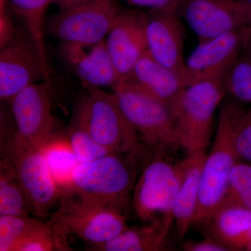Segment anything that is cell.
Masks as SVG:
<instances>
[{
  "label": "cell",
  "mask_w": 251,
  "mask_h": 251,
  "mask_svg": "<svg viewBox=\"0 0 251 251\" xmlns=\"http://www.w3.org/2000/svg\"><path fill=\"white\" fill-rule=\"evenodd\" d=\"M49 224L57 251H72L69 245L72 237L87 244V250L112 240L128 227L126 214L122 211L81 205L63 198Z\"/></svg>",
  "instance_id": "8992f818"
},
{
  "label": "cell",
  "mask_w": 251,
  "mask_h": 251,
  "mask_svg": "<svg viewBox=\"0 0 251 251\" xmlns=\"http://www.w3.org/2000/svg\"><path fill=\"white\" fill-rule=\"evenodd\" d=\"M226 95L251 105V48L246 47L224 78Z\"/></svg>",
  "instance_id": "d4e9b609"
},
{
  "label": "cell",
  "mask_w": 251,
  "mask_h": 251,
  "mask_svg": "<svg viewBox=\"0 0 251 251\" xmlns=\"http://www.w3.org/2000/svg\"><path fill=\"white\" fill-rule=\"evenodd\" d=\"M242 105L229 97L220 106L215 139L210 152L206 154L201 173L194 224L207 219L224 201L229 175L239 161L234 150V133Z\"/></svg>",
  "instance_id": "3957f363"
},
{
  "label": "cell",
  "mask_w": 251,
  "mask_h": 251,
  "mask_svg": "<svg viewBox=\"0 0 251 251\" xmlns=\"http://www.w3.org/2000/svg\"><path fill=\"white\" fill-rule=\"evenodd\" d=\"M93 1L97 0H50V4L55 5L59 10H64Z\"/></svg>",
  "instance_id": "d6a6232c"
},
{
  "label": "cell",
  "mask_w": 251,
  "mask_h": 251,
  "mask_svg": "<svg viewBox=\"0 0 251 251\" xmlns=\"http://www.w3.org/2000/svg\"><path fill=\"white\" fill-rule=\"evenodd\" d=\"M121 11L113 0H97L59 10L46 21L45 35L64 43L96 44L105 40Z\"/></svg>",
  "instance_id": "9c48e42d"
},
{
  "label": "cell",
  "mask_w": 251,
  "mask_h": 251,
  "mask_svg": "<svg viewBox=\"0 0 251 251\" xmlns=\"http://www.w3.org/2000/svg\"><path fill=\"white\" fill-rule=\"evenodd\" d=\"M57 251L52 228L49 224H44L31 232L15 247L14 251Z\"/></svg>",
  "instance_id": "f1b7e54d"
},
{
  "label": "cell",
  "mask_w": 251,
  "mask_h": 251,
  "mask_svg": "<svg viewBox=\"0 0 251 251\" xmlns=\"http://www.w3.org/2000/svg\"><path fill=\"white\" fill-rule=\"evenodd\" d=\"M251 29H238L199 43L186 62L182 77L185 87L201 81L224 80L247 47Z\"/></svg>",
  "instance_id": "7c38bea8"
},
{
  "label": "cell",
  "mask_w": 251,
  "mask_h": 251,
  "mask_svg": "<svg viewBox=\"0 0 251 251\" xmlns=\"http://www.w3.org/2000/svg\"><path fill=\"white\" fill-rule=\"evenodd\" d=\"M224 206H241L251 210V165L249 163L238 161L234 165L229 175L226 196L219 207Z\"/></svg>",
  "instance_id": "484cf974"
},
{
  "label": "cell",
  "mask_w": 251,
  "mask_h": 251,
  "mask_svg": "<svg viewBox=\"0 0 251 251\" xmlns=\"http://www.w3.org/2000/svg\"><path fill=\"white\" fill-rule=\"evenodd\" d=\"M182 248L186 251H229L227 248L209 237L199 242L184 243Z\"/></svg>",
  "instance_id": "4dcf8cb0"
},
{
  "label": "cell",
  "mask_w": 251,
  "mask_h": 251,
  "mask_svg": "<svg viewBox=\"0 0 251 251\" xmlns=\"http://www.w3.org/2000/svg\"><path fill=\"white\" fill-rule=\"evenodd\" d=\"M51 87L46 81L32 84L16 94L9 102L18 131L41 151L57 133L52 112Z\"/></svg>",
  "instance_id": "4fadbf2b"
},
{
  "label": "cell",
  "mask_w": 251,
  "mask_h": 251,
  "mask_svg": "<svg viewBox=\"0 0 251 251\" xmlns=\"http://www.w3.org/2000/svg\"><path fill=\"white\" fill-rule=\"evenodd\" d=\"M122 80L168 105L185 88L182 77L158 62L148 51L142 55L129 75Z\"/></svg>",
  "instance_id": "e0dca14e"
},
{
  "label": "cell",
  "mask_w": 251,
  "mask_h": 251,
  "mask_svg": "<svg viewBox=\"0 0 251 251\" xmlns=\"http://www.w3.org/2000/svg\"><path fill=\"white\" fill-rule=\"evenodd\" d=\"M130 4L149 9L178 8L184 0H126Z\"/></svg>",
  "instance_id": "1f68e13d"
},
{
  "label": "cell",
  "mask_w": 251,
  "mask_h": 251,
  "mask_svg": "<svg viewBox=\"0 0 251 251\" xmlns=\"http://www.w3.org/2000/svg\"><path fill=\"white\" fill-rule=\"evenodd\" d=\"M145 157L111 153L80 163L62 198L81 205L112 208L126 214L132 206L138 168Z\"/></svg>",
  "instance_id": "6da1fadb"
},
{
  "label": "cell",
  "mask_w": 251,
  "mask_h": 251,
  "mask_svg": "<svg viewBox=\"0 0 251 251\" xmlns=\"http://www.w3.org/2000/svg\"><path fill=\"white\" fill-rule=\"evenodd\" d=\"M41 151L54 184L64 194L72 185L74 173L80 164L67 135L57 133Z\"/></svg>",
  "instance_id": "44dd1931"
},
{
  "label": "cell",
  "mask_w": 251,
  "mask_h": 251,
  "mask_svg": "<svg viewBox=\"0 0 251 251\" xmlns=\"http://www.w3.org/2000/svg\"><path fill=\"white\" fill-rule=\"evenodd\" d=\"M131 205L143 224L173 219V208L181 183L179 161L173 163L170 155L148 153L140 164Z\"/></svg>",
  "instance_id": "ba28073f"
},
{
  "label": "cell",
  "mask_w": 251,
  "mask_h": 251,
  "mask_svg": "<svg viewBox=\"0 0 251 251\" xmlns=\"http://www.w3.org/2000/svg\"><path fill=\"white\" fill-rule=\"evenodd\" d=\"M173 219H162L128 227L112 240L91 247L92 251H161L168 250Z\"/></svg>",
  "instance_id": "ffe728a7"
},
{
  "label": "cell",
  "mask_w": 251,
  "mask_h": 251,
  "mask_svg": "<svg viewBox=\"0 0 251 251\" xmlns=\"http://www.w3.org/2000/svg\"><path fill=\"white\" fill-rule=\"evenodd\" d=\"M147 13L138 10L122 11L105 38L107 49L120 80L133 70L142 55L148 52Z\"/></svg>",
  "instance_id": "9a60e30c"
},
{
  "label": "cell",
  "mask_w": 251,
  "mask_h": 251,
  "mask_svg": "<svg viewBox=\"0 0 251 251\" xmlns=\"http://www.w3.org/2000/svg\"><path fill=\"white\" fill-rule=\"evenodd\" d=\"M146 34L148 52L158 62L184 75L185 29L178 8L149 9Z\"/></svg>",
  "instance_id": "5bb4252c"
},
{
  "label": "cell",
  "mask_w": 251,
  "mask_h": 251,
  "mask_svg": "<svg viewBox=\"0 0 251 251\" xmlns=\"http://www.w3.org/2000/svg\"><path fill=\"white\" fill-rule=\"evenodd\" d=\"M206 151L186 154L179 161L181 183L173 208L178 238L182 240L194 224L197 209L200 182Z\"/></svg>",
  "instance_id": "d6986e66"
},
{
  "label": "cell",
  "mask_w": 251,
  "mask_h": 251,
  "mask_svg": "<svg viewBox=\"0 0 251 251\" xmlns=\"http://www.w3.org/2000/svg\"><path fill=\"white\" fill-rule=\"evenodd\" d=\"M205 224L209 237L229 251H251V210L237 206L219 207Z\"/></svg>",
  "instance_id": "ac0fdd59"
},
{
  "label": "cell",
  "mask_w": 251,
  "mask_h": 251,
  "mask_svg": "<svg viewBox=\"0 0 251 251\" xmlns=\"http://www.w3.org/2000/svg\"><path fill=\"white\" fill-rule=\"evenodd\" d=\"M9 4V0H0V48L7 44L16 31L8 10Z\"/></svg>",
  "instance_id": "f546056e"
},
{
  "label": "cell",
  "mask_w": 251,
  "mask_h": 251,
  "mask_svg": "<svg viewBox=\"0 0 251 251\" xmlns=\"http://www.w3.org/2000/svg\"><path fill=\"white\" fill-rule=\"evenodd\" d=\"M59 53L85 87L113 90L120 82L105 39L92 44L61 42Z\"/></svg>",
  "instance_id": "2e32d148"
},
{
  "label": "cell",
  "mask_w": 251,
  "mask_h": 251,
  "mask_svg": "<svg viewBox=\"0 0 251 251\" xmlns=\"http://www.w3.org/2000/svg\"><path fill=\"white\" fill-rule=\"evenodd\" d=\"M67 136L80 163L95 161L113 153L99 145L92 138L86 126L83 110L79 99L75 104L69 122Z\"/></svg>",
  "instance_id": "cb8c5ba5"
},
{
  "label": "cell",
  "mask_w": 251,
  "mask_h": 251,
  "mask_svg": "<svg viewBox=\"0 0 251 251\" xmlns=\"http://www.w3.org/2000/svg\"><path fill=\"white\" fill-rule=\"evenodd\" d=\"M44 224L30 216H0V251H14L18 243Z\"/></svg>",
  "instance_id": "4316f807"
},
{
  "label": "cell",
  "mask_w": 251,
  "mask_h": 251,
  "mask_svg": "<svg viewBox=\"0 0 251 251\" xmlns=\"http://www.w3.org/2000/svg\"><path fill=\"white\" fill-rule=\"evenodd\" d=\"M234 147L239 161L251 163V105L243 104L234 133Z\"/></svg>",
  "instance_id": "83f0119b"
},
{
  "label": "cell",
  "mask_w": 251,
  "mask_h": 251,
  "mask_svg": "<svg viewBox=\"0 0 251 251\" xmlns=\"http://www.w3.org/2000/svg\"><path fill=\"white\" fill-rule=\"evenodd\" d=\"M34 209L11 163L0 160V216H30Z\"/></svg>",
  "instance_id": "7402d4cb"
},
{
  "label": "cell",
  "mask_w": 251,
  "mask_h": 251,
  "mask_svg": "<svg viewBox=\"0 0 251 251\" xmlns=\"http://www.w3.org/2000/svg\"><path fill=\"white\" fill-rule=\"evenodd\" d=\"M112 90L148 153L170 155L180 149L169 105L125 81Z\"/></svg>",
  "instance_id": "277c9868"
},
{
  "label": "cell",
  "mask_w": 251,
  "mask_h": 251,
  "mask_svg": "<svg viewBox=\"0 0 251 251\" xmlns=\"http://www.w3.org/2000/svg\"><path fill=\"white\" fill-rule=\"evenodd\" d=\"M79 97L86 126L96 141L113 153L145 156L148 151L122 111L115 93L85 87Z\"/></svg>",
  "instance_id": "52a82bcc"
},
{
  "label": "cell",
  "mask_w": 251,
  "mask_h": 251,
  "mask_svg": "<svg viewBox=\"0 0 251 251\" xmlns=\"http://www.w3.org/2000/svg\"><path fill=\"white\" fill-rule=\"evenodd\" d=\"M1 157L14 167L34 215L45 217L60 202L62 193L54 184L42 151L28 143L16 127L9 129L1 123Z\"/></svg>",
  "instance_id": "5b68a950"
},
{
  "label": "cell",
  "mask_w": 251,
  "mask_h": 251,
  "mask_svg": "<svg viewBox=\"0 0 251 251\" xmlns=\"http://www.w3.org/2000/svg\"><path fill=\"white\" fill-rule=\"evenodd\" d=\"M243 1H245V2H247L248 4L250 5L251 6V0H243Z\"/></svg>",
  "instance_id": "e575fe53"
},
{
  "label": "cell",
  "mask_w": 251,
  "mask_h": 251,
  "mask_svg": "<svg viewBox=\"0 0 251 251\" xmlns=\"http://www.w3.org/2000/svg\"><path fill=\"white\" fill-rule=\"evenodd\" d=\"M46 81L52 85L34 39L27 29L16 32L0 48V98L9 102L27 86Z\"/></svg>",
  "instance_id": "30bf717a"
},
{
  "label": "cell",
  "mask_w": 251,
  "mask_h": 251,
  "mask_svg": "<svg viewBox=\"0 0 251 251\" xmlns=\"http://www.w3.org/2000/svg\"><path fill=\"white\" fill-rule=\"evenodd\" d=\"M224 80L201 81L183 89L170 103L180 149L186 154L206 151L216 110L226 97Z\"/></svg>",
  "instance_id": "7a4b0ae2"
},
{
  "label": "cell",
  "mask_w": 251,
  "mask_h": 251,
  "mask_svg": "<svg viewBox=\"0 0 251 251\" xmlns=\"http://www.w3.org/2000/svg\"><path fill=\"white\" fill-rule=\"evenodd\" d=\"M178 11L199 43L251 27V6L243 0H184Z\"/></svg>",
  "instance_id": "8fae6325"
},
{
  "label": "cell",
  "mask_w": 251,
  "mask_h": 251,
  "mask_svg": "<svg viewBox=\"0 0 251 251\" xmlns=\"http://www.w3.org/2000/svg\"><path fill=\"white\" fill-rule=\"evenodd\" d=\"M9 4L15 14L22 20L37 46L44 65L50 71L45 44V14L50 0H9Z\"/></svg>",
  "instance_id": "603a6c76"
},
{
  "label": "cell",
  "mask_w": 251,
  "mask_h": 251,
  "mask_svg": "<svg viewBox=\"0 0 251 251\" xmlns=\"http://www.w3.org/2000/svg\"><path fill=\"white\" fill-rule=\"evenodd\" d=\"M247 46H248V47L251 48V29L250 31V34H249V41H248V44Z\"/></svg>",
  "instance_id": "836d02e7"
}]
</instances>
